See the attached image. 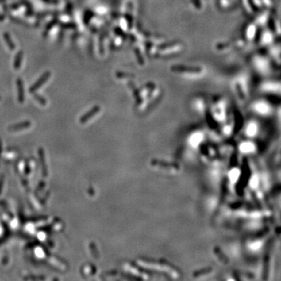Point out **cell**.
Instances as JSON below:
<instances>
[{
  "label": "cell",
  "instance_id": "1",
  "mask_svg": "<svg viewBox=\"0 0 281 281\" xmlns=\"http://www.w3.org/2000/svg\"><path fill=\"white\" fill-rule=\"evenodd\" d=\"M50 76H51V73H50L49 71H47V72L44 73V74L41 76V77L38 79V81H37L36 82L34 83V84H33L31 87H30V90H29L30 92L33 93L35 91H37L38 89H39L40 87H41L43 84H45V82L48 81V78L50 77Z\"/></svg>",
  "mask_w": 281,
  "mask_h": 281
},
{
  "label": "cell",
  "instance_id": "2",
  "mask_svg": "<svg viewBox=\"0 0 281 281\" xmlns=\"http://www.w3.org/2000/svg\"><path fill=\"white\" fill-rule=\"evenodd\" d=\"M17 92H18V101L21 103L24 102V85H23V81L21 78H18L17 80Z\"/></svg>",
  "mask_w": 281,
  "mask_h": 281
},
{
  "label": "cell",
  "instance_id": "3",
  "mask_svg": "<svg viewBox=\"0 0 281 281\" xmlns=\"http://www.w3.org/2000/svg\"><path fill=\"white\" fill-rule=\"evenodd\" d=\"M23 58H24V52L23 51H20L17 54L15 57V60H14V64L13 67L15 70H19L20 67H21V64H22V60Z\"/></svg>",
  "mask_w": 281,
  "mask_h": 281
},
{
  "label": "cell",
  "instance_id": "4",
  "mask_svg": "<svg viewBox=\"0 0 281 281\" xmlns=\"http://www.w3.org/2000/svg\"><path fill=\"white\" fill-rule=\"evenodd\" d=\"M240 148L241 150V152H253L254 150H255V146H254V144L251 142H244L242 143Z\"/></svg>",
  "mask_w": 281,
  "mask_h": 281
},
{
  "label": "cell",
  "instance_id": "5",
  "mask_svg": "<svg viewBox=\"0 0 281 281\" xmlns=\"http://www.w3.org/2000/svg\"><path fill=\"white\" fill-rule=\"evenodd\" d=\"M3 38H4V40H5L6 43L7 44V46H8V48H10L11 51H13V50L15 49V48H16L15 44H14V42L13 41V40L11 39V37H10V34L7 32H5L3 34Z\"/></svg>",
  "mask_w": 281,
  "mask_h": 281
},
{
  "label": "cell",
  "instance_id": "6",
  "mask_svg": "<svg viewBox=\"0 0 281 281\" xmlns=\"http://www.w3.org/2000/svg\"><path fill=\"white\" fill-rule=\"evenodd\" d=\"M30 125H31V123H30V122H28V121L23 122V123H21V124H16L15 126H12V127L9 128V130H21V129H25V128H28V127H30Z\"/></svg>",
  "mask_w": 281,
  "mask_h": 281
},
{
  "label": "cell",
  "instance_id": "7",
  "mask_svg": "<svg viewBox=\"0 0 281 281\" xmlns=\"http://www.w3.org/2000/svg\"><path fill=\"white\" fill-rule=\"evenodd\" d=\"M256 130H257V128H256V126L254 125V124H252V125H251L250 127H249L248 128L247 133H248V135L253 136V135H255V134H256Z\"/></svg>",
  "mask_w": 281,
  "mask_h": 281
},
{
  "label": "cell",
  "instance_id": "8",
  "mask_svg": "<svg viewBox=\"0 0 281 281\" xmlns=\"http://www.w3.org/2000/svg\"><path fill=\"white\" fill-rule=\"evenodd\" d=\"M239 175H240V173L237 170H233L231 172H230V178L233 181H235V180H237V178L239 177Z\"/></svg>",
  "mask_w": 281,
  "mask_h": 281
},
{
  "label": "cell",
  "instance_id": "9",
  "mask_svg": "<svg viewBox=\"0 0 281 281\" xmlns=\"http://www.w3.org/2000/svg\"><path fill=\"white\" fill-rule=\"evenodd\" d=\"M201 139H202V137H201V135H199V134H197L196 136H194V137H192V138H191V143L193 144H197V143H198L199 141H200Z\"/></svg>",
  "mask_w": 281,
  "mask_h": 281
},
{
  "label": "cell",
  "instance_id": "10",
  "mask_svg": "<svg viewBox=\"0 0 281 281\" xmlns=\"http://www.w3.org/2000/svg\"><path fill=\"white\" fill-rule=\"evenodd\" d=\"M257 185H258V179L256 177H254L252 179V180H251V186H252L253 188H255V187H257Z\"/></svg>",
  "mask_w": 281,
  "mask_h": 281
},
{
  "label": "cell",
  "instance_id": "11",
  "mask_svg": "<svg viewBox=\"0 0 281 281\" xmlns=\"http://www.w3.org/2000/svg\"><path fill=\"white\" fill-rule=\"evenodd\" d=\"M260 247H261L260 242H256V243L252 244L251 245V248H252L253 250H258V249H259Z\"/></svg>",
  "mask_w": 281,
  "mask_h": 281
},
{
  "label": "cell",
  "instance_id": "12",
  "mask_svg": "<svg viewBox=\"0 0 281 281\" xmlns=\"http://www.w3.org/2000/svg\"><path fill=\"white\" fill-rule=\"evenodd\" d=\"M35 98H37V99L38 100V101L40 102L41 103V104H45V99H44V98H41V97H40L39 95H38V96H35Z\"/></svg>",
  "mask_w": 281,
  "mask_h": 281
},
{
  "label": "cell",
  "instance_id": "13",
  "mask_svg": "<svg viewBox=\"0 0 281 281\" xmlns=\"http://www.w3.org/2000/svg\"><path fill=\"white\" fill-rule=\"evenodd\" d=\"M6 0H0V3H2V2H5Z\"/></svg>",
  "mask_w": 281,
  "mask_h": 281
},
{
  "label": "cell",
  "instance_id": "14",
  "mask_svg": "<svg viewBox=\"0 0 281 281\" xmlns=\"http://www.w3.org/2000/svg\"><path fill=\"white\" fill-rule=\"evenodd\" d=\"M0 99H1V98H0Z\"/></svg>",
  "mask_w": 281,
  "mask_h": 281
}]
</instances>
